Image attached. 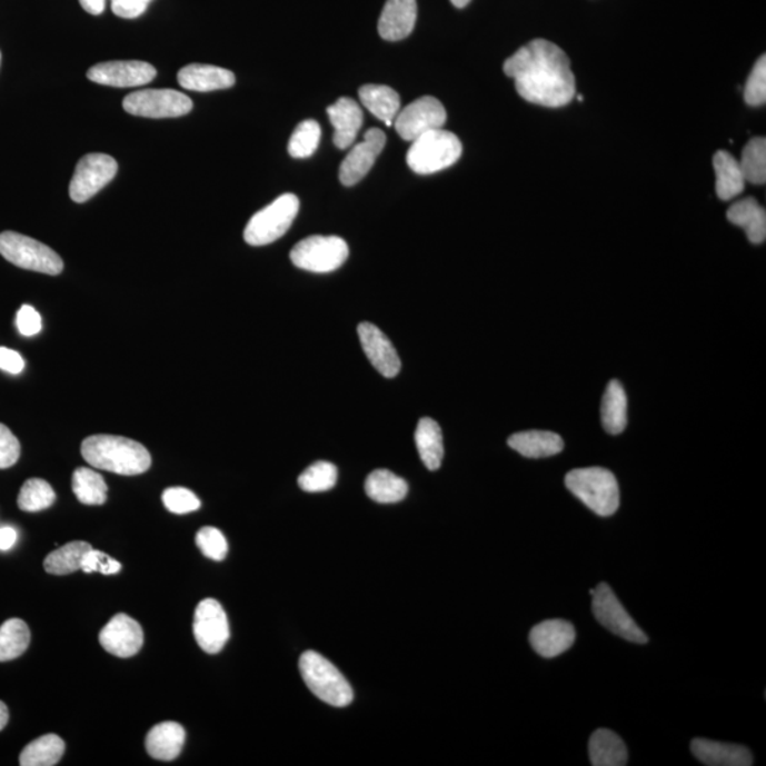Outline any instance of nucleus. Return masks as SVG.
I'll return each mask as SVG.
<instances>
[{
	"label": "nucleus",
	"mask_w": 766,
	"mask_h": 766,
	"mask_svg": "<svg viewBox=\"0 0 766 766\" xmlns=\"http://www.w3.org/2000/svg\"><path fill=\"white\" fill-rule=\"evenodd\" d=\"M504 73L516 83L519 97L533 105L559 108L577 96L570 61L559 46L531 40L504 63Z\"/></svg>",
	"instance_id": "nucleus-1"
},
{
	"label": "nucleus",
	"mask_w": 766,
	"mask_h": 766,
	"mask_svg": "<svg viewBox=\"0 0 766 766\" xmlns=\"http://www.w3.org/2000/svg\"><path fill=\"white\" fill-rule=\"evenodd\" d=\"M81 455L90 466L120 476H138L151 467V455L141 444L127 437L96 435L87 437Z\"/></svg>",
	"instance_id": "nucleus-2"
},
{
	"label": "nucleus",
	"mask_w": 766,
	"mask_h": 766,
	"mask_svg": "<svg viewBox=\"0 0 766 766\" xmlns=\"http://www.w3.org/2000/svg\"><path fill=\"white\" fill-rule=\"evenodd\" d=\"M565 486L586 507L600 517L614 516L620 504L618 480L614 472L601 467L569 471Z\"/></svg>",
	"instance_id": "nucleus-3"
},
{
	"label": "nucleus",
	"mask_w": 766,
	"mask_h": 766,
	"mask_svg": "<svg viewBox=\"0 0 766 766\" xmlns=\"http://www.w3.org/2000/svg\"><path fill=\"white\" fill-rule=\"evenodd\" d=\"M461 152L459 138L454 132L437 128L412 141L406 161L415 173L431 175L455 166Z\"/></svg>",
	"instance_id": "nucleus-4"
},
{
	"label": "nucleus",
	"mask_w": 766,
	"mask_h": 766,
	"mask_svg": "<svg viewBox=\"0 0 766 766\" xmlns=\"http://www.w3.org/2000/svg\"><path fill=\"white\" fill-rule=\"evenodd\" d=\"M302 680L314 696L332 707H347L354 700L352 687L342 673L320 653L308 650L300 659Z\"/></svg>",
	"instance_id": "nucleus-5"
},
{
	"label": "nucleus",
	"mask_w": 766,
	"mask_h": 766,
	"mask_svg": "<svg viewBox=\"0 0 766 766\" xmlns=\"http://www.w3.org/2000/svg\"><path fill=\"white\" fill-rule=\"evenodd\" d=\"M0 255L20 269L43 275L58 276L64 269L63 260L53 249L17 231L0 233Z\"/></svg>",
	"instance_id": "nucleus-6"
},
{
	"label": "nucleus",
	"mask_w": 766,
	"mask_h": 766,
	"mask_svg": "<svg viewBox=\"0 0 766 766\" xmlns=\"http://www.w3.org/2000/svg\"><path fill=\"white\" fill-rule=\"evenodd\" d=\"M300 200L292 193L281 195L269 207L259 210L245 229L246 243L266 246L279 240L295 222Z\"/></svg>",
	"instance_id": "nucleus-7"
},
{
	"label": "nucleus",
	"mask_w": 766,
	"mask_h": 766,
	"mask_svg": "<svg viewBox=\"0 0 766 766\" xmlns=\"http://www.w3.org/2000/svg\"><path fill=\"white\" fill-rule=\"evenodd\" d=\"M348 256L347 241L338 236H310L296 245L290 259L298 269L331 272L346 263Z\"/></svg>",
	"instance_id": "nucleus-8"
},
{
	"label": "nucleus",
	"mask_w": 766,
	"mask_h": 766,
	"mask_svg": "<svg viewBox=\"0 0 766 766\" xmlns=\"http://www.w3.org/2000/svg\"><path fill=\"white\" fill-rule=\"evenodd\" d=\"M590 595L594 596L595 618L601 626L621 639L637 643V645H645L649 641V637L630 618L608 584H599L598 588L590 590Z\"/></svg>",
	"instance_id": "nucleus-9"
},
{
	"label": "nucleus",
	"mask_w": 766,
	"mask_h": 766,
	"mask_svg": "<svg viewBox=\"0 0 766 766\" xmlns=\"http://www.w3.org/2000/svg\"><path fill=\"white\" fill-rule=\"evenodd\" d=\"M122 107L131 116L175 118L189 115L193 102L177 90H141L127 96Z\"/></svg>",
	"instance_id": "nucleus-10"
},
{
	"label": "nucleus",
	"mask_w": 766,
	"mask_h": 766,
	"mask_svg": "<svg viewBox=\"0 0 766 766\" xmlns=\"http://www.w3.org/2000/svg\"><path fill=\"white\" fill-rule=\"evenodd\" d=\"M118 163L107 153H89L80 159L70 182V198L84 203L116 178Z\"/></svg>",
	"instance_id": "nucleus-11"
},
{
	"label": "nucleus",
	"mask_w": 766,
	"mask_h": 766,
	"mask_svg": "<svg viewBox=\"0 0 766 766\" xmlns=\"http://www.w3.org/2000/svg\"><path fill=\"white\" fill-rule=\"evenodd\" d=\"M446 118L444 105L435 97L425 96L399 111L394 125L404 141L412 142L426 132L444 128Z\"/></svg>",
	"instance_id": "nucleus-12"
},
{
	"label": "nucleus",
	"mask_w": 766,
	"mask_h": 766,
	"mask_svg": "<svg viewBox=\"0 0 766 766\" xmlns=\"http://www.w3.org/2000/svg\"><path fill=\"white\" fill-rule=\"evenodd\" d=\"M195 639L203 651L218 655L230 637L228 615L215 599L199 601L193 619Z\"/></svg>",
	"instance_id": "nucleus-13"
},
{
	"label": "nucleus",
	"mask_w": 766,
	"mask_h": 766,
	"mask_svg": "<svg viewBox=\"0 0 766 766\" xmlns=\"http://www.w3.org/2000/svg\"><path fill=\"white\" fill-rule=\"evenodd\" d=\"M87 77L97 84L127 89V87L151 83L157 77V70L147 61H106V63L92 66L87 71Z\"/></svg>",
	"instance_id": "nucleus-14"
},
{
	"label": "nucleus",
	"mask_w": 766,
	"mask_h": 766,
	"mask_svg": "<svg viewBox=\"0 0 766 766\" xmlns=\"http://www.w3.org/2000/svg\"><path fill=\"white\" fill-rule=\"evenodd\" d=\"M387 146V136L379 128H372L365 133L362 142H358L339 168V181L346 187H354L362 181L367 173L371 171L379 153Z\"/></svg>",
	"instance_id": "nucleus-15"
},
{
	"label": "nucleus",
	"mask_w": 766,
	"mask_h": 766,
	"mask_svg": "<svg viewBox=\"0 0 766 766\" xmlns=\"http://www.w3.org/2000/svg\"><path fill=\"white\" fill-rule=\"evenodd\" d=\"M99 640L110 655L128 659L142 649L143 630L136 619L118 614L100 631Z\"/></svg>",
	"instance_id": "nucleus-16"
},
{
	"label": "nucleus",
	"mask_w": 766,
	"mask_h": 766,
	"mask_svg": "<svg viewBox=\"0 0 766 766\" xmlns=\"http://www.w3.org/2000/svg\"><path fill=\"white\" fill-rule=\"evenodd\" d=\"M358 336L364 352L374 368L385 378H395L402 364L389 338L371 322L359 324Z\"/></svg>",
	"instance_id": "nucleus-17"
},
{
	"label": "nucleus",
	"mask_w": 766,
	"mask_h": 766,
	"mask_svg": "<svg viewBox=\"0 0 766 766\" xmlns=\"http://www.w3.org/2000/svg\"><path fill=\"white\" fill-rule=\"evenodd\" d=\"M577 639V631L567 620H545L529 631L533 649L545 659H553L568 651Z\"/></svg>",
	"instance_id": "nucleus-18"
},
{
	"label": "nucleus",
	"mask_w": 766,
	"mask_h": 766,
	"mask_svg": "<svg viewBox=\"0 0 766 766\" xmlns=\"http://www.w3.org/2000/svg\"><path fill=\"white\" fill-rule=\"evenodd\" d=\"M418 19L416 0H388L380 13L378 32L389 42H398L414 32Z\"/></svg>",
	"instance_id": "nucleus-19"
},
{
	"label": "nucleus",
	"mask_w": 766,
	"mask_h": 766,
	"mask_svg": "<svg viewBox=\"0 0 766 766\" xmlns=\"http://www.w3.org/2000/svg\"><path fill=\"white\" fill-rule=\"evenodd\" d=\"M334 127V143L339 149H347L357 140L364 125V112L357 101L342 97L327 108Z\"/></svg>",
	"instance_id": "nucleus-20"
},
{
	"label": "nucleus",
	"mask_w": 766,
	"mask_h": 766,
	"mask_svg": "<svg viewBox=\"0 0 766 766\" xmlns=\"http://www.w3.org/2000/svg\"><path fill=\"white\" fill-rule=\"evenodd\" d=\"M692 753L700 763L708 766H750L754 764L753 754L743 745L696 738L692 743Z\"/></svg>",
	"instance_id": "nucleus-21"
},
{
	"label": "nucleus",
	"mask_w": 766,
	"mask_h": 766,
	"mask_svg": "<svg viewBox=\"0 0 766 766\" xmlns=\"http://www.w3.org/2000/svg\"><path fill=\"white\" fill-rule=\"evenodd\" d=\"M178 83L190 91L209 92L230 89L236 83V77L222 67L189 64L179 71Z\"/></svg>",
	"instance_id": "nucleus-22"
},
{
	"label": "nucleus",
	"mask_w": 766,
	"mask_h": 766,
	"mask_svg": "<svg viewBox=\"0 0 766 766\" xmlns=\"http://www.w3.org/2000/svg\"><path fill=\"white\" fill-rule=\"evenodd\" d=\"M187 733L181 724L167 722L156 725L148 733L146 747L153 759L173 760L181 755Z\"/></svg>",
	"instance_id": "nucleus-23"
},
{
	"label": "nucleus",
	"mask_w": 766,
	"mask_h": 766,
	"mask_svg": "<svg viewBox=\"0 0 766 766\" xmlns=\"http://www.w3.org/2000/svg\"><path fill=\"white\" fill-rule=\"evenodd\" d=\"M508 446L528 459H543L560 454L564 440L553 431L529 430L513 435L508 439Z\"/></svg>",
	"instance_id": "nucleus-24"
},
{
	"label": "nucleus",
	"mask_w": 766,
	"mask_h": 766,
	"mask_svg": "<svg viewBox=\"0 0 766 766\" xmlns=\"http://www.w3.org/2000/svg\"><path fill=\"white\" fill-rule=\"evenodd\" d=\"M729 222L739 226L747 233L750 243L760 245L766 239V213L755 198L739 200L728 209Z\"/></svg>",
	"instance_id": "nucleus-25"
},
{
	"label": "nucleus",
	"mask_w": 766,
	"mask_h": 766,
	"mask_svg": "<svg viewBox=\"0 0 766 766\" xmlns=\"http://www.w3.org/2000/svg\"><path fill=\"white\" fill-rule=\"evenodd\" d=\"M589 758L594 766H624L627 749L618 734L600 728L589 739Z\"/></svg>",
	"instance_id": "nucleus-26"
},
{
	"label": "nucleus",
	"mask_w": 766,
	"mask_h": 766,
	"mask_svg": "<svg viewBox=\"0 0 766 766\" xmlns=\"http://www.w3.org/2000/svg\"><path fill=\"white\" fill-rule=\"evenodd\" d=\"M416 447L426 469L436 471L444 461L445 446L440 426L430 418L420 419L415 434Z\"/></svg>",
	"instance_id": "nucleus-27"
},
{
	"label": "nucleus",
	"mask_w": 766,
	"mask_h": 766,
	"mask_svg": "<svg viewBox=\"0 0 766 766\" xmlns=\"http://www.w3.org/2000/svg\"><path fill=\"white\" fill-rule=\"evenodd\" d=\"M714 171H716V190L722 200H732L742 195L745 189L744 173L739 162L732 153L718 151L713 158Z\"/></svg>",
	"instance_id": "nucleus-28"
},
{
	"label": "nucleus",
	"mask_w": 766,
	"mask_h": 766,
	"mask_svg": "<svg viewBox=\"0 0 766 766\" xmlns=\"http://www.w3.org/2000/svg\"><path fill=\"white\" fill-rule=\"evenodd\" d=\"M359 99L378 120L388 127L394 126L396 116L400 111V97L388 86L367 84L359 89Z\"/></svg>",
	"instance_id": "nucleus-29"
},
{
	"label": "nucleus",
	"mask_w": 766,
	"mask_h": 766,
	"mask_svg": "<svg viewBox=\"0 0 766 766\" xmlns=\"http://www.w3.org/2000/svg\"><path fill=\"white\" fill-rule=\"evenodd\" d=\"M601 425L608 434L619 435L627 425V398L618 380H611L601 399Z\"/></svg>",
	"instance_id": "nucleus-30"
},
{
	"label": "nucleus",
	"mask_w": 766,
	"mask_h": 766,
	"mask_svg": "<svg viewBox=\"0 0 766 766\" xmlns=\"http://www.w3.org/2000/svg\"><path fill=\"white\" fill-rule=\"evenodd\" d=\"M408 490V483L389 470H375L365 481L367 496L379 504L402 501Z\"/></svg>",
	"instance_id": "nucleus-31"
},
{
	"label": "nucleus",
	"mask_w": 766,
	"mask_h": 766,
	"mask_svg": "<svg viewBox=\"0 0 766 766\" xmlns=\"http://www.w3.org/2000/svg\"><path fill=\"white\" fill-rule=\"evenodd\" d=\"M66 744L56 734L43 735L24 747L20 754L19 764L22 766H53L64 755Z\"/></svg>",
	"instance_id": "nucleus-32"
},
{
	"label": "nucleus",
	"mask_w": 766,
	"mask_h": 766,
	"mask_svg": "<svg viewBox=\"0 0 766 766\" xmlns=\"http://www.w3.org/2000/svg\"><path fill=\"white\" fill-rule=\"evenodd\" d=\"M91 545L84 541H74L56 549L44 559L46 573L50 575H70L81 569V560L90 551Z\"/></svg>",
	"instance_id": "nucleus-33"
},
{
	"label": "nucleus",
	"mask_w": 766,
	"mask_h": 766,
	"mask_svg": "<svg viewBox=\"0 0 766 766\" xmlns=\"http://www.w3.org/2000/svg\"><path fill=\"white\" fill-rule=\"evenodd\" d=\"M73 493L86 506H102L107 501L108 487L99 472L80 467L73 472Z\"/></svg>",
	"instance_id": "nucleus-34"
},
{
	"label": "nucleus",
	"mask_w": 766,
	"mask_h": 766,
	"mask_svg": "<svg viewBox=\"0 0 766 766\" xmlns=\"http://www.w3.org/2000/svg\"><path fill=\"white\" fill-rule=\"evenodd\" d=\"M29 645V626L22 619H9L0 626V661L18 659Z\"/></svg>",
	"instance_id": "nucleus-35"
},
{
	"label": "nucleus",
	"mask_w": 766,
	"mask_h": 766,
	"mask_svg": "<svg viewBox=\"0 0 766 766\" xmlns=\"http://www.w3.org/2000/svg\"><path fill=\"white\" fill-rule=\"evenodd\" d=\"M56 493L53 487L42 478H30L19 493L18 506L20 510L28 513L43 511L53 506Z\"/></svg>",
	"instance_id": "nucleus-36"
},
{
	"label": "nucleus",
	"mask_w": 766,
	"mask_h": 766,
	"mask_svg": "<svg viewBox=\"0 0 766 766\" xmlns=\"http://www.w3.org/2000/svg\"><path fill=\"white\" fill-rule=\"evenodd\" d=\"M739 167L743 169L745 181L764 185L766 181V140L764 137L753 138L744 148Z\"/></svg>",
	"instance_id": "nucleus-37"
},
{
	"label": "nucleus",
	"mask_w": 766,
	"mask_h": 766,
	"mask_svg": "<svg viewBox=\"0 0 766 766\" xmlns=\"http://www.w3.org/2000/svg\"><path fill=\"white\" fill-rule=\"evenodd\" d=\"M338 470L330 461L314 462L301 476L298 486L307 493H322L331 490L337 485Z\"/></svg>",
	"instance_id": "nucleus-38"
},
{
	"label": "nucleus",
	"mask_w": 766,
	"mask_h": 766,
	"mask_svg": "<svg viewBox=\"0 0 766 766\" xmlns=\"http://www.w3.org/2000/svg\"><path fill=\"white\" fill-rule=\"evenodd\" d=\"M321 128L317 121L307 120L297 126L290 138L289 153L292 158L311 157L320 146Z\"/></svg>",
	"instance_id": "nucleus-39"
},
{
	"label": "nucleus",
	"mask_w": 766,
	"mask_h": 766,
	"mask_svg": "<svg viewBox=\"0 0 766 766\" xmlns=\"http://www.w3.org/2000/svg\"><path fill=\"white\" fill-rule=\"evenodd\" d=\"M745 102L750 107H760L766 101V58L760 56V59L755 63L753 71H750L745 84Z\"/></svg>",
	"instance_id": "nucleus-40"
},
{
	"label": "nucleus",
	"mask_w": 766,
	"mask_h": 766,
	"mask_svg": "<svg viewBox=\"0 0 766 766\" xmlns=\"http://www.w3.org/2000/svg\"><path fill=\"white\" fill-rule=\"evenodd\" d=\"M197 545L205 557L213 560H223L228 555V541L218 528L203 527L197 534Z\"/></svg>",
	"instance_id": "nucleus-41"
},
{
	"label": "nucleus",
	"mask_w": 766,
	"mask_h": 766,
	"mask_svg": "<svg viewBox=\"0 0 766 766\" xmlns=\"http://www.w3.org/2000/svg\"><path fill=\"white\" fill-rule=\"evenodd\" d=\"M163 506L173 514H188L199 510L200 500L193 491L183 487H171L163 491Z\"/></svg>",
	"instance_id": "nucleus-42"
},
{
	"label": "nucleus",
	"mask_w": 766,
	"mask_h": 766,
	"mask_svg": "<svg viewBox=\"0 0 766 766\" xmlns=\"http://www.w3.org/2000/svg\"><path fill=\"white\" fill-rule=\"evenodd\" d=\"M19 457L18 437L10 431L8 426L0 424V469H9V467L17 465Z\"/></svg>",
	"instance_id": "nucleus-43"
},
{
	"label": "nucleus",
	"mask_w": 766,
	"mask_h": 766,
	"mask_svg": "<svg viewBox=\"0 0 766 766\" xmlns=\"http://www.w3.org/2000/svg\"><path fill=\"white\" fill-rule=\"evenodd\" d=\"M17 327L20 336L34 337L42 331V317L32 306L24 305L18 311Z\"/></svg>",
	"instance_id": "nucleus-44"
},
{
	"label": "nucleus",
	"mask_w": 766,
	"mask_h": 766,
	"mask_svg": "<svg viewBox=\"0 0 766 766\" xmlns=\"http://www.w3.org/2000/svg\"><path fill=\"white\" fill-rule=\"evenodd\" d=\"M111 9L117 17L136 19L146 12L151 0H111Z\"/></svg>",
	"instance_id": "nucleus-45"
},
{
	"label": "nucleus",
	"mask_w": 766,
	"mask_h": 766,
	"mask_svg": "<svg viewBox=\"0 0 766 766\" xmlns=\"http://www.w3.org/2000/svg\"><path fill=\"white\" fill-rule=\"evenodd\" d=\"M0 369L12 375L22 372L24 369L22 355L13 349L0 347Z\"/></svg>",
	"instance_id": "nucleus-46"
},
{
	"label": "nucleus",
	"mask_w": 766,
	"mask_h": 766,
	"mask_svg": "<svg viewBox=\"0 0 766 766\" xmlns=\"http://www.w3.org/2000/svg\"><path fill=\"white\" fill-rule=\"evenodd\" d=\"M110 555H107L97 549L91 548L89 553L84 555L83 560H81V570L86 574L100 573L105 569Z\"/></svg>",
	"instance_id": "nucleus-47"
},
{
	"label": "nucleus",
	"mask_w": 766,
	"mask_h": 766,
	"mask_svg": "<svg viewBox=\"0 0 766 766\" xmlns=\"http://www.w3.org/2000/svg\"><path fill=\"white\" fill-rule=\"evenodd\" d=\"M18 541L17 529L12 527L0 528V549L8 551Z\"/></svg>",
	"instance_id": "nucleus-48"
},
{
	"label": "nucleus",
	"mask_w": 766,
	"mask_h": 766,
	"mask_svg": "<svg viewBox=\"0 0 766 766\" xmlns=\"http://www.w3.org/2000/svg\"><path fill=\"white\" fill-rule=\"evenodd\" d=\"M81 8L90 14H101L106 9V0H79Z\"/></svg>",
	"instance_id": "nucleus-49"
},
{
	"label": "nucleus",
	"mask_w": 766,
	"mask_h": 766,
	"mask_svg": "<svg viewBox=\"0 0 766 766\" xmlns=\"http://www.w3.org/2000/svg\"><path fill=\"white\" fill-rule=\"evenodd\" d=\"M121 568H122L121 564L118 563V560L110 558V559H108V563L106 564L105 569L101 570V574L102 575H116V574L120 573Z\"/></svg>",
	"instance_id": "nucleus-50"
},
{
	"label": "nucleus",
	"mask_w": 766,
	"mask_h": 766,
	"mask_svg": "<svg viewBox=\"0 0 766 766\" xmlns=\"http://www.w3.org/2000/svg\"><path fill=\"white\" fill-rule=\"evenodd\" d=\"M8 722H9V709L7 707V704L0 702V732H2V729L4 727H7Z\"/></svg>",
	"instance_id": "nucleus-51"
},
{
	"label": "nucleus",
	"mask_w": 766,
	"mask_h": 766,
	"mask_svg": "<svg viewBox=\"0 0 766 766\" xmlns=\"http://www.w3.org/2000/svg\"><path fill=\"white\" fill-rule=\"evenodd\" d=\"M451 3L455 4L456 8H466L467 4L471 2V0H450Z\"/></svg>",
	"instance_id": "nucleus-52"
},
{
	"label": "nucleus",
	"mask_w": 766,
	"mask_h": 766,
	"mask_svg": "<svg viewBox=\"0 0 766 766\" xmlns=\"http://www.w3.org/2000/svg\"><path fill=\"white\" fill-rule=\"evenodd\" d=\"M0 60H2V54H0Z\"/></svg>",
	"instance_id": "nucleus-53"
}]
</instances>
